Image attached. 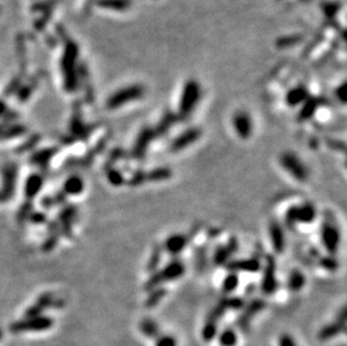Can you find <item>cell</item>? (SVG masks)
Returning a JSON list of instances; mask_svg holds the SVG:
<instances>
[{
    "label": "cell",
    "instance_id": "6da1fadb",
    "mask_svg": "<svg viewBox=\"0 0 347 346\" xmlns=\"http://www.w3.org/2000/svg\"><path fill=\"white\" fill-rule=\"evenodd\" d=\"M201 97V88L197 80H188L183 86V89L180 97L178 117L187 119L196 109L197 105Z\"/></svg>",
    "mask_w": 347,
    "mask_h": 346
},
{
    "label": "cell",
    "instance_id": "7a4b0ae2",
    "mask_svg": "<svg viewBox=\"0 0 347 346\" xmlns=\"http://www.w3.org/2000/svg\"><path fill=\"white\" fill-rule=\"evenodd\" d=\"M184 271H186V266H184L183 262L180 260H173L163 269L154 272L151 275V278L145 283V289L147 291H151L152 289L161 287L162 283L181 278L184 274Z\"/></svg>",
    "mask_w": 347,
    "mask_h": 346
},
{
    "label": "cell",
    "instance_id": "3957f363",
    "mask_svg": "<svg viewBox=\"0 0 347 346\" xmlns=\"http://www.w3.org/2000/svg\"><path fill=\"white\" fill-rule=\"evenodd\" d=\"M78 49L73 42H69L62 58V72L64 76V87L68 91H75L78 86L77 76Z\"/></svg>",
    "mask_w": 347,
    "mask_h": 346
},
{
    "label": "cell",
    "instance_id": "277c9868",
    "mask_svg": "<svg viewBox=\"0 0 347 346\" xmlns=\"http://www.w3.org/2000/svg\"><path fill=\"white\" fill-rule=\"evenodd\" d=\"M145 88L142 85H132L122 88L109 97L107 100L108 109H117L134 100H138L144 97Z\"/></svg>",
    "mask_w": 347,
    "mask_h": 346
},
{
    "label": "cell",
    "instance_id": "5b68a950",
    "mask_svg": "<svg viewBox=\"0 0 347 346\" xmlns=\"http://www.w3.org/2000/svg\"><path fill=\"white\" fill-rule=\"evenodd\" d=\"M317 210L310 202L291 206L285 214V224L289 228H293L297 224H311L316 219Z\"/></svg>",
    "mask_w": 347,
    "mask_h": 346
},
{
    "label": "cell",
    "instance_id": "8992f818",
    "mask_svg": "<svg viewBox=\"0 0 347 346\" xmlns=\"http://www.w3.org/2000/svg\"><path fill=\"white\" fill-rule=\"evenodd\" d=\"M280 164L291 177L299 182L309 178V169L303 161L293 152H285L280 156Z\"/></svg>",
    "mask_w": 347,
    "mask_h": 346
},
{
    "label": "cell",
    "instance_id": "52a82bcc",
    "mask_svg": "<svg viewBox=\"0 0 347 346\" xmlns=\"http://www.w3.org/2000/svg\"><path fill=\"white\" fill-rule=\"evenodd\" d=\"M54 321L48 316L25 317L24 319L13 322L9 327L12 333H24V331H44L52 328Z\"/></svg>",
    "mask_w": 347,
    "mask_h": 346
},
{
    "label": "cell",
    "instance_id": "ba28073f",
    "mask_svg": "<svg viewBox=\"0 0 347 346\" xmlns=\"http://www.w3.org/2000/svg\"><path fill=\"white\" fill-rule=\"evenodd\" d=\"M321 243L325 250L330 255L335 254L339 247L340 232L335 220L329 217H326L321 228Z\"/></svg>",
    "mask_w": 347,
    "mask_h": 346
},
{
    "label": "cell",
    "instance_id": "9c48e42d",
    "mask_svg": "<svg viewBox=\"0 0 347 346\" xmlns=\"http://www.w3.org/2000/svg\"><path fill=\"white\" fill-rule=\"evenodd\" d=\"M262 292L266 296L276 292L277 289V280H276V263L274 257L269 255L266 257L265 266L263 270L262 281H261Z\"/></svg>",
    "mask_w": 347,
    "mask_h": 346
},
{
    "label": "cell",
    "instance_id": "30bf717a",
    "mask_svg": "<svg viewBox=\"0 0 347 346\" xmlns=\"http://www.w3.org/2000/svg\"><path fill=\"white\" fill-rule=\"evenodd\" d=\"M346 320H347V310H346V307H343L340 309L338 316H337V318L334 321L330 322V324H327L326 326H323L322 328L319 330L318 339L325 342V340H329L331 338H334L335 336H337L340 333H345Z\"/></svg>",
    "mask_w": 347,
    "mask_h": 346
},
{
    "label": "cell",
    "instance_id": "8fae6325",
    "mask_svg": "<svg viewBox=\"0 0 347 346\" xmlns=\"http://www.w3.org/2000/svg\"><path fill=\"white\" fill-rule=\"evenodd\" d=\"M155 138L154 130L151 127H143L138 133L132 149V156L136 160H143L145 158L146 152L149 150L151 143Z\"/></svg>",
    "mask_w": 347,
    "mask_h": 346
},
{
    "label": "cell",
    "instance_id": "7c38bea8",
    "mask_svg": "<svg viewBox=\"0 0 347 346\" xmlns=\"http://www.w3.org/2000/svg\"><path fill=\"white\" fill-rule=\"evenodd\" d=\"M201 135H202V132L200 128L198 127L188 128L187 131L182 132L180 135H178L172 142H171L170 150L171 152H174V153H178V152L186 150L187 147H189L190 145L194 144L197 141H199V138L201 137Z\"/></svg>",
    "mask_w": 347,
    "mask_h": 346
},
{
    "label": "cell",
    "instance_id": "4fadbf2b",
    "mask_svg": "<svg viewBox=\"0 0 347 346\" xmlns=\"http://www.w3.org/2000/svg\"><path fill=\"white\" fill-rule=\"evenodd\" d=\"M17 180V165L14 163H8L3 169V187L0 190L4 201L11 199L16 189Z\"/></svg>",
    "mask_w": 347,
    "mask_h": 346
},
{
    "label": "cell",
    "instance_id": "5bb4252c",
    "mask_svg": "<svg viewBox=\"0 0 347 346\" xmlns=\"http://www.w3.org/2000/svg\"><path fill=\"white\" fill-rule=\"evenodd\" d=\"M265 306L266 303L264 300H262V299H254V300L249 302L247 306L245 307L243 312L239 315L237 321H236L238 328L246 331L248 329L249 324H251V321L253 320V317L257 315V313H260L263 309L265 308Z\"/></svg>",
    "mask_w": 347,
    "mask_h": 346
},
{
    "label": "cell",
    "instance_id": "9a60e30c",
    "mask_svg": "<svg viewBox=\"0 0 347 346\" xmlns=\"http://www.w3.org/2000/svg\"><path fill=\"white\" fill-rule=\"evenodd\" d=\"M233 126L237 136L242 140H248L253 134V121L246 112H238L233 117Z\"/></svg>",
    "mask_w": 347,
    "mask_h": 346
},
{
    "label": "cell",
    "instance_id": "2e32d148",
    "mask_svg": "<svg viewBox=\"0 0 347 346\" xmlns=\"http://www.w3.org/2000/svg\"><path fill=\"white\" fill-rule=\"evenodd\" d=\"M238 241L236 237H230L226 245H219L214 253V263L217 266L226 265L229 262L230 256L237 251Z\"/></svg>",
    "mask_w": 347,
    "mask_h": 346
},
{
    "label": "cell",
    "instance_id": "e0dca14e",
    "mask_svg": "<svg viewBox=\"0 0 347 346\" xmlns=\"http://www.w3.org/2000/svg\"><path fill=\"white\" fill-rule=\"evenodd\" d=\"M269 234L273 250L281 254L285 250V235L282 226L275 220H272L269 226Z\"/></svg>",
    "mask_w": 347,
    "mask_h": 346
},
{
    "label": "cell",
    "instance_id": "ac0fdd59",
    "mask_svg": "<svg viewBox=\"0 0 347 346\" xmlns=\"http://www.w3.org/2000/svg\"><path fill=\"white\" fill-rule=\"evenodd\" d=\"M226 267L230 272H252V273H255V272L261 270V262L258 261L255 257H251V259H242V260H235V261H229Z\"/></svg>",
    "mask_w": 347,
    "mask_h": 346
},
{
    "label": "cell",
    "instance_id": "d6986e66",
    "mask_svg": "<svg viewBox=\"0 0 347 346\" xmlns=\"http://www.w3.org/2000/svg\"><path fill=\"white\" fill-rule=\"evenodd\" d=\"M189 243V237L184 234H173L165 239L164 250L172 255H178L181 253L184 248L187 247Z\"/></svg>",
    "mask_w": 347,
    "mask_h": 346
},
{
    "label": "cell",
    "instance_id": "ffe728a7",
    "mask_svg": "<svg viewBox=\"0 0 347 346\" xmlns=\"http://www.w3.org/2000/svg\"><path fill=\"white\" fill-rule=\"evenodd\" d=\"M58 301V299H55L53 297V294H51L49 292L43 293L42 296L39 297L38 300L33 304V306H31L29 309H27L25 312V317H36V316H41V313L43 312L46 308L55 306V302Z\"/></svg>",
    "mask_w": 347,
    "mask_h": 346
},
{
    "label": "cell",
    "instance_id": "44dd1931",
    "mask_svg": "<svg viewBox=\"0 0 347 346\" xmlns=\"http://www.w3.org/2000/svg\"><path fill=\"white\" fill-rule=\"evenodd\" d=\"M42 187H43V175H41L39 173L31 174L26 180L24 189L27 201L34 199V198L39 195Z\"/></svg>",
    "mask_w": 347,
    "mask_h": 346
},
{
    "label": "cell",
    "instance_id": "7402d4cb",
    "mask_svg": "<svg viewBox=\"0 0 347 346\" xmlns=\"http://www.w3.org/2000/svg\"><path fill=\"white\" fill-rule=\"evenodd\" d=\"M309 96V91L304 86L294 87L285 95V103L289 107H295V106L303 104Z\"/></svg>",
    "mask_w": 347,
    "mask_h": 346
},
{
    "label": "cell",
    "instance_id": "603a6c76",
    "mask_svg": "<svg viewBox=\"0 0 347 346\" xmlns=\"http://www.w3.org/2000/svg\"><path fill=\"white\" fill-rule=\"evenodd\" d=\"M321 106V100L317 98V97L309 96L307 100L302 104V107L300 109L299 113V121L300 122H307L310 118L314 116V114L318 110V108Z\"/></svg>",
    "mask_w": 347,
    "mask_h": 346
},
{
    "label": "cell",
    "instance_id": "cb8c5ba5",
    "mask_svg": "<svg viewBox=\"0 0 347 346\" xmlns=\"http://www.w3.org/2000/svg\"><path fill=\"white\" fill-rule=\"evenodd\" d=\"M178 121V116L171 110H166L163 116H162L161 121L157 124L156 127L153 128L155 133V137H162L164 136L166 133H168L171 127H172L175 123Z\"/></svg>",
    "mask_w": 347,
    "mask_h": 346
},
{
    "label": "cell",
    "instance_id": "d4e9b609",
    "mask_svg": "<svg viewBox=\"0 0 347 346\" xmlns=\"http://www.w3.org/2000/svg\"><path fill=\"white\" fill-rule=\"evenodd\" d=\"M77 217V209L75 207H67L60 215V221H61V229L67 236H71L72 224Z\"/></svg>",
    "mask_w": 347,
    "mask_h": 346
},
{
    "label": "cell",
    "instance_id": "484cf974",
    "mask_svg": "<svg viewBox=\"0 0 347 346\" xmlns=\"http://www.w3.org/2000/svg\"><path fill=\"white\" fill-rule=\"evenodd\" d=\"M26 132V127L21 125V124H2L0 125V141L11 140V138L23 135Z\"/></svg>",
    "mask_w": 347,
    "mask_h": 346
},
{
    "label": "cell",
    "instance_id": "4316f807",
    "mask_svg": "<svg viewBox=\"0 0 347 346\" xmlns=\"http://www.w3.org/2000/svg\"><path fill=\"white\" fill-rule=\"evenodd\" d=\"M83 189H85V182H83V180L80 177H78V175H72V177L68 178L63 186L64 193L70 196L80 195L83 191Z\"/></svg>",
    "mask_w": 347,
    "mask_h": 346
},
{
    "label": "cell",
    "instance_id": "83f0119b",
    "mask_svg": "<svg viewBox=\"0 0 347 346\" xmlns=\"http://www.w3.org/2000/svg\"><path fill=\"white\" fill-rule=\"evenodd\" d=\"M172 177V170L166 167L155 168L146 172V182H161Z\"/></svg>",
    "mask_w": 347,
    "mask_h": 346
},
{
    "label": "cell",
    "instance_id": "f1b7e54d",
    "mask_svg": "<svg viewBox=\"0 0 347 346\" xmlns=\"http://www.w3.org/2000/svg\"><path fill=\"white\" fill-rule=\"evenodd\" d=\"M306 284V276L301 271L294 269L290 272L288 278V287L292 292H298Z\"/></svg>",
    "mask_w": 347,
    "mask_h": 346
},
{
    "label": "cell",
    "instance_id": "f546056e",
    "mask_svg": "<svg viewBox=\"0 0 347 346\" xmlns=\"http://www.w3.org/2000/svg\"><path fill=\"white\" fill-rule=\"evenodd\" d=\"M140 330L149 338H156L161 334L159 325L151 318H145L140 322Z\"/></svg>",
    "mask_w": 347,
    "mask_h": 346
},
{
    "label": "cell",
    "instance_id": "4dcf8cb0",
    "mask_svg": "<svg viewBox=\"0 0 347 346\" xmlns=\"http://www.w3.org/2000/svg\"><path fill=\"white\" fill-rule=\"evenodd\" d=\"M91 130H89V127L86 124H83L82 119L80 117V114L76 113L75 117L72 118L71 122V133L73 134L75 137H87L89 135V133Z\"/></svg>",
    "mask_w": 347,
    "mask_h": 346
},
{
    "label": "cell",
    "instance_id": "1f68e13d",
    "mask_svg": "<svg viewBox=\"0 0 347 346\" xmlns=\"http://www.w3.org/2000/svg\"><path fill=\"white\" fill-rule=\"evenodd\" d=\"M131 0H98V5L101 8L110 9V11L123 12L131 7Z\"/></svg>",
    "mask_w": 347,
    "mask_h": 346
},
{
    "label": "cell",
    "instance_id": "d6a6232c",
    "mask_svg": "<svg viewBox=\"0 0 347 346\" xmlns=\"http://www.w3.org/2000/svg\"><path fill=\"white\" fill-rule=\"evenodd\" d=\"M57 150L55 149H45L42 150L38 153L34 154L33 158H32V162L40 165V167H48L49 161L52 159V156L55 154Z\"/></svg>",
    "mask_w": 347,
    "mask_h": 346
},
{
    "label": "cell",
    "instance_id": "836d02e7",
    "mask_svg": "<svg viewBox=\"0 0 347 346\" xmlns=\"http://www.w3.org/2000/svg\"><path fill=\"white\" fill-rule=\"evenodd\" d=\"M165 294H166V289L163 287H157L155 289H152L150 291L149 297H147L146 299V302H145L146 307L151 308V307L156 306V304L165 297Z\"/></svg>",
    "mask_w": 347,
    "mask_h": 346
},
{
    "label": "cell",
    "instance_id": "e575fe53",
    "mask_svg": "<svg viewBox=\"0 0 347 346\" xmlns=\"http://www.w3.org/2000/svg\"><path fill=\"white\" fill-rule=\"evenodd\" d=\"M301 41H302V36H300L298 34L286 35V36H282V38L277 39L276 46L280 49L291 48V46L297 45L298 43L301 42Z\"/></svg>",
    "mask_w": 347,
    "mask_h": 346
},
{
    "label": "cell",
    "instance_id": "d590c367",
    "mask_svg": "<svg viewBox=\"0 0 347 346\" xmlns=\"http://www.w3.org/2000/svg\"><path fill=\"white\" fill-rule=\"evenodd\" d=\"M217 326H218V324H216V322H212L210 320H206L205 325H203V327H202V331H201L202 339L205 340V342H210V340H212L216 337Z\"/></svg>",
    "mask_w": 347,
    "mask_h": 346
},
{
    "label": "cell",
    "instance_id": "8d00e7d4",
    "mask_svg": "<svg viewBox=\"0 0 347 346\" xmlns=\"http://www.w3.org/2000/svg\"><path fill=\"white\" fill-rule=\"evenodd\" d=\"M106 170H107V179L112 186H114V187L123 186L124 182H125V179H124V175L122 174V172L118 171V170H116L113 167H107L106 168Z\"/></svg>",
    "mask_w": 347,
    "mask_h": 346
},
{
    "label": "cell",
    "instance_id": "74e56055",
    "mask_svg": "<svg viewBox=\"0 0 347 346\" xmlns=\"http://www.w3.org/2000/svg\"><path fill=\"white\" fill-rule=\"evenodd\" d=\"M219 343L223 346H235L237 344V334L231 328L225 329L219 336Z\"/></svg>",
    "mask_w": 347,
    "mask_h": 346
},
{
    "label": "cell",
    "instance_id": "f35d334b",
    "mask_svg": "<svg viewBox=\"0 0 347 346\" xmlns=\"http://www.w3.org/2000/svg\"><path fill=\"white\" fill-rule=\"evenodd\" d=\"M239 283L238 275L234 273V272H230V273L226 276L223 282V291L225 293H230L233 292L234 290L237 288V285Z\"/></svg>",
    "mask_w": 347,
    "mask_h": 346
},
{
    "label": "cell",
    "instance_id": "ab89813d",
    "mask_svg": "<svg viewBox=\"0 0 347 346\" xmlns=\"http://www.w3.org/2000/svg\"><path fill=\"white\" fill-rule=\"evenodd\" d=\"M162 250L161 246H155L153 252H152V255L150 256L149 260V264H147V270L149 271H155L156 267L159 266L160 262H161V257H162Z\"/></svg>",
    "mask_w": 347,
    "mask_h": 346
},
{
    "label": "cell",
    "instance_id": "60d3db41",
    "mask_svg": "<svg viewBox=\"0 0 347 346\" xmlns=\"http://www.w3.org/2000/svg\"><path fill=\"white\" fill-rule=\"evenodd\" d=\"M146 182V171H143V170H138V171L134 172L132 178L129 179L128 184L131 187H138L142 186Z\"/></svg>",
    "mask_w": 347,
    "mask_h": 346
},
{
    "label": "cell",
    "instance_id": "b9f144b4",
    "mask_svg": "<svg viewBox=\"0 0 347 346\" xmlns=\"http://www.w3.org/2000/svg\"><path fill=\"white\" fill-rule=\"evenodd\" d=\"M155 346H177V339L172 335L160 334L155 338Z\"/></svg>",
    "mask_w": 347,
    "mask_h": 346
},
{
    "label": "cell",
    "instance_id": "7bdbcfd3",
    "mask_svg": "<svg viewBox=\"0 0 347 346\" xmlns=\"http://www.w3.org/2000/svg\"><path fill=\"white\" fill-rule=\"evenodd\" d=\"M320 265L323 267V269H326L328 271H335L337 269V266H338V263H337L334 256L328 255V256L322 257Z\"/></svg>",
    "mask_w": 347,
    "mask_h": 346
},
{
    "label": "cell",
    "instance_id": "ee69618b",
    "mask_svg": "<svg viewBox=\"0 0 347 346\" xmlns=\"http://www.w3.org/2000/svg\"><path fill=\"white\" fill-rule=\"evenodd\" d=\"M335 96L336 98L338 99L341 104H346L347 101V94H346V84L343 82L340 86L336 88L335 90Z\"/></svg>",
    "mask_w": 347,
    "mask_h": 346
},
{
    "label": "cell",
    "instance_id": "f6af8a7d",
    "mask_svg": "<svg viewBox=\"0 0 347 346\" xmlns=\"http://www.w3.org/2000/svg\"><path fill=\"white\" fill-rule=\"evenodd\" d=\"M32 215V207L27 202L24 206L22 207L21 210L18 211V220H25L27 217H30Z\"/></svg>",
    "mask_w": 347,
    "mask_h": 346
},
{
    "label": "cell",
    "instance_id": "bcb514c9",
    "mask_svg": "<svg viewBox=\"0 0 347 346\" xmlns=\"http://www.w3.org/2000/svg\"><path fill=\"white\" fill-rule=\"evenodd\" d=\"M279 346H297V344H295L294 339L290 335L284 334L279 339Z\"/></svg>",
    "mask_w": 347,
    "mask_h": 346
},
{
    "label": "cell",
    "instance_id": "7dc6e473",
    "mask_svg": "<svg viewBox=\"0 0 347 346\" xmlns=\"http://www.w3.org/2000/svg\"><path fill=\"white\" fill-rule=\"evenodd\" d=\"M30 217H31L32 221H34V223H44L45 219H46L45 215L42 214V213H34V214H32Z\"/></svg>",
    "mask_w": 347,
    "mask_h": 346
},
{
    "label": "cell",
    "instance_id": "c3c4849f",
    "mask_svg": "<svg viewBox=\"0 0 347 346\" xmlns=\"http://www.w3.org/2000/svg\"><path fill=\"white\" fill-rule=\"evenodd\" d=\"M336 11H337V6H336V5H332V4L327 5V8L325 9L326 15L329 16V17H331L332 14H335Z\"/></svg>",
    "mask_w": 347,
    "mask_h": 346
},
{
    "label": "cell",
    "instance_id": "681fc988",
    "mask_svg": "<svg viewBox=\"0 0 347 346\" xmlns=\"http://www.w3.org/2000/svg\"><path fill=\"white\" fill-rule=\"evenodd\" d=\"M8 114V107L7 105L4 103V101L0 100V117L4 116V115Z\"/></svg>",
    "mask_w": 347,
    "mask_h": 346
},
{
    "label": "cell",
    "instance_id": "f907efd6",
    "mask_svg": "<svg viewBox=\"0 0 347 346\" xmlns=\"http://www.w3.org/2000/svg\"><path fill=\"white\" fill-rule=\"evenodd\" d=\"M2 337H3V331L2 329H0V339H2Z\"/></svg>",
    "mask_w": 347,
    "mask_h": 346
},
{
    "label": "cell",
    "instance_id": "816d5d0a",
    "mask_svg": "<svg viewBox=\"0 0 347 346\" xmlns=\"http://www.w3.org/2000/svg\"><path fill=\"white\" fill-rule=\"evenodd\" d=\"M0 202H4V199H3V197H2V195H0Z\"/></svg>",
    "mask_w": 347,
    "mask_h": 346
}]
</instances>
